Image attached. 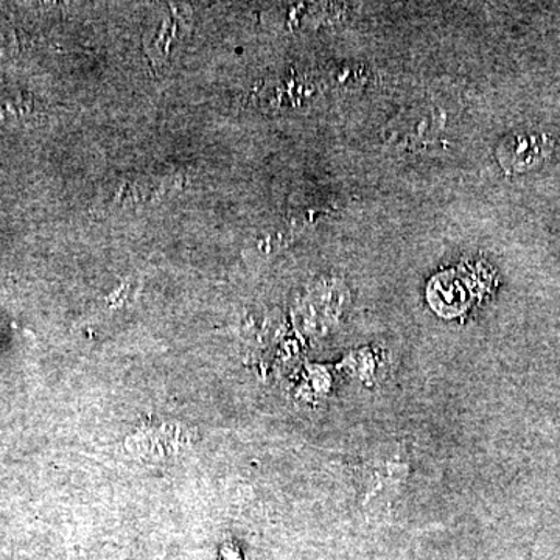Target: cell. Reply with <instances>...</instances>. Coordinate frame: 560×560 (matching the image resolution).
I'll use <instances>...</instances> for the list:
<instances>
[{
	"instance_id": "cell-1",
	"label": "cell",
	"mask_w": 560,
	"mask_h": 560,
	"mask_svg": "<svg viewBox=\"0 0 560 560\" xmlns=\"http://www.w3.org/2000/svg\"><path fill=\"white\" fill-rule=\"evenodd\" d=\"M550 138L536 132L512 135L501 143L499 150L500 164L510 172H525L547 160L551 153Z\"/></svg>"
},
{
	"instance_id": "cell-2",
	"label": "cell",
	"mask_w": 560,
	"mask_h": 560,
	"mask_svg": "<svg viewBox=\"0 0 560 560\" xmlns=\"http://www.w3.org/2000/svg\"><path fill=\"white\" fill-rule=\"evenodd\" d=\"M31 108V101L22 94H0V121L18 119Z\"/></svg>"
}]
</instances>
